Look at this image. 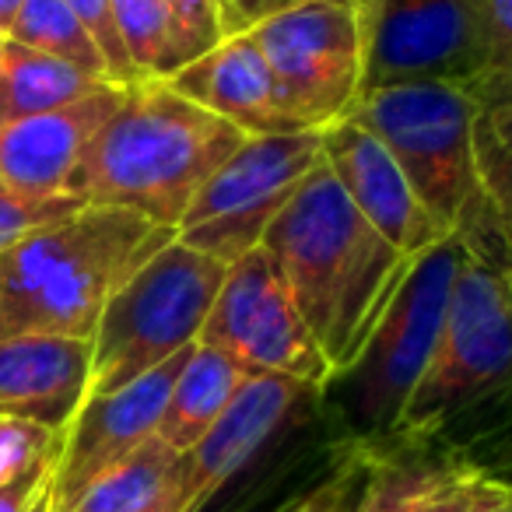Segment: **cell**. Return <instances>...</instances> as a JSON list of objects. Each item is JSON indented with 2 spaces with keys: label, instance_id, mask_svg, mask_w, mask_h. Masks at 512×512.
Here are the masks:
<instances>
[{
  "label": "cell",
  "instance_id": "9a60e30c",
  "mask_svg": "<svg viewBox=\"0 0 512 512\" xmlns=\"http://www.w3.org/2000/svg\"><path fill=\"white\" fill-rule=\"evenodd\" d=\"M127 88L102 85L81 102L0 127V186L22 197H67L81 151L123 106Z\"/></svg>",
  "mask_w": 512,
  "mask_h": 512
},
{
  "label": "cell",
  "instance_id": "d6986e66",
  "mask_svg": "<svg viewBox=\"0 0 512 512\" xmlns=\"http://www.w3.org/2000/svg\"><path fill=\"white\" fill-rule=\"evenodd\" d=\"M67 512H183V453L155 435L102 474Z\"/></svg>",
  "mask_w": 512,
  "mask_h": 512
},
{
  "label": "cell",
  "instance_id": "4dcf8cb0",
  "mask_svg": "<svg viewBox=\"0 0 512 512\" xmlns=\"http://www.w3.org/2000/svg\"><path fill=\"white\" fill-rule=\"evenodd\" d=\"M481 477L484 470L470 467V463H449L442 467L439 481L425 491V498L414 505V512H467Z\"/></svg>",
  "mask_w": 512,
  "mask_h": 512
},
{
  "label": "cell",
  "instance_id": "8fae6325",
  "mask_svg": "<svg viewBox=\"0 0 512 512\" xmlns=\"http://www.w3.org/2000/svg\"><path fill=\"white\" fill-rule=\"evenodd\" d=\"M362 29V92L446 81L470 92L474 43L460 0H355Z\"/></svg>",
  "mask_w": 512,
  "mask_h": 512
},
{
  "label": "cell",
  "instance_id": "f546056e",
  "mask_svg": "<svg viewBox=\"0 0 512 512\" xmlns=\"http://www.w3.org/2000/svg\"><path fill=\"white\" fill-rule=\"evenodd\" d=\"M355 484H358V463H344L330 477H323L320 484H313L299 498L281 505L278 512H351L358 502Z\"/></svg>",
  "mask_w": 512,
  "mask_h": 512
},
{
  "label": "cell",
  "instance_id": "603a6c76",
  "mask_svg": "<svg viewBox=\"0 0 512 512\" xmlns=\"http://www.w3.org/2000/svg\"><path fill=\"white\" fill-rule=\"evenodd\" d=\"M113 11L141 81H169L186 64L165 0H113Z\"/></svg>",
  "mask_w": 512,
  "mask_h": 512
},
{
  "label": "cell",
  "instance_id": "3957f363",
  "mask_svg": "<svg viewBox=\"0 0 512 512\" xmlns=\"http://www.w3.org/2000/svg\"><path fill=\"white\" fill-rule=\"evenodd\" d=\"M176 239L141 214L85 207L0 249V341H92L116 288Z\"/></svg>",
  "mask_w": 512,
  "mask_h": 512
},
{
  "label": "cell",
  "instance_id": "7c38bea8",
  "mask_svg": "<svg viewBox=\"0 0 512 512\" xmlns=\"http://www.w3.org/2000/svg\"><path fill=\"white\" fill-rule=\"evenodd\" d=\"M193 348L169 358L123 390L88 397L81 404V411L60 435V456L53 467V512H67L102 474L137 453L148 439H155L169 393Z\"/></svg>",
  "mask_w": 512,
  "mask_h": 512
},
{
  "label": "cell",
  "instance_id": "e575fe53",
  "mask_svg": "<svg viewBox=\"0 0 512 512\" xmlns=\"http://www.w3.org/2000/svg\"><path fill=\"white\" fill-rule=\"evenodd\" d=\"M22 4L25 0H0V43L11 36V29H15L18 15H22Z\"/></svg>",
  "mask_w": 512,
  "mask_h": 512
},
{
  "label": "cell",
  "instance_id": "e0dca14e",
  "mask_svg": "<svg viewBox=\"0 0 512 512\" xmlns=\"http://www.w3.org/2000/svg\"><path fill=\"white\" fill-rule=\"evenodd\" d=\"M92 341L15 337L0 341V418L64 432L88 400Z\"/></svg>",
  "mask_w": 512,
  "mask_h": 512
},
{
  "label": "cell",
  "instance_id": "484cf974",
  "mask_svg": "<svg viewBox=\"0 0 512 512\" xmlns=\"http://www.w3.org/2000/svg\"><path fill=\"white\" fill-rule=\"evenodd\" d=\"M60 435L36 421L0 418V488L18 484L22 477L57 467Z\"/></svg>",
  "mask_w": 512,
  "mask_h": 512
},
{
  "label": "cell",
  "instance_id": "30bf717a",
  "mask_svg": "<svg viewBox=\"0 0 512 512\" xmlns=\"http://www.w3.org/2000/svg\"><path fill=\"white\" fill-rule=\"evenodd\" d=\"M197 344L221 351L249 376H288L320 393L334 379L327 355L302 323L264 249L228 264Z\"/></svg>",
  "mask_w": 512,
  "mask_h": 512
},
{
  "label": "cell",
  "instance_id": "d4e9b609",
  "mask_svg": "<svg viewBox=\"0 0 512 512\" xmlns=\"http://www.w3.org/2000/svg\"><path fill=\"white\" fill-rule=\"evenodd\" d=\"M439 474L442 467H421V463H376L351 512H414Z\"/></svg>",
  "mask_w": 512,
  "mask_h": 512
},
{
  "label": "cell",
  "instance_id": "f1b7e54d",
  "mask_svg": "<svg viewBox=\"0 0 512 512\" xmlns=\"http://www.w3.org/2000/svg\"><path fill=\"white\" fill-rule=\"evenodd\" d=\"M67 4H71V11L81 18V25L88 29V36L99 43L102 57H106V64H109V78H113V85H120V88L137 85L141 78H137L134 64H130V57H127V46H123V39H120L113 0H67Z\"/></svg>",
  "mask_w": 512,
  "mask_h": 512
},
{
  "label": "cell",
  "instance_id": "44dd1931",
  "mask_svg": "<svg viewBox=\"0 0 512 512\" xmlns=\"http://www.w3.org/2000/svg\"><path fill=\"white\" fill-rule=\"evenodd\" d=\"M474 43L477 109H512V0H460Z\"/></svg>",
  "mask_w": 512,
  "mask_h": 512
},
{
  "label": "cell",
  "instance_id": "74e56055",
  "mask_svg": "<svg viewBox=\"0 0 512 512\" xmlns=\"http://www.w3.org/2000/svg\"><path fill=\"white\" fill-rule=\"evenodd\" d=\"M505 488H509V512H512V481H505Z\"/></svg>",
  "mask_w": 512,
  "mask_h": 512
},
{
  "label": "cell",
  "instance_id": "2e32d148",
  "mask_svg": "<svg viewBox=\"0 0 512 512\" xmlns=\"http://www.w3.org/2000/svg\"><path fill=\"white\" fill-rule=\"evenodd\" d=\"M169 88L200 109L221 116L246 137H271L302 130L281 106L278 85L260 46L249 32L228 36L204 57L183 64L169 78Z\"/></svg>",
  "mask_w": 512,
  "mask_h": 512
},
{
  "label": "cell",
  "instance_id": "d6a6232c",
  "mask_svg": "<svg viewBox=\"0 0 512 512\" xmlns=\"http://www.w3.org/2000/svg\"><path fill=\"white\" fill-rule=\"evenodd\" d=\"M50 484H53V467L22 477L18 484H8V488H0V512H32Z\"/></svg>",
  "mask_w": 512,
  "mask_h": 512
},
{
  "label": "cell",
  "instance_id": "5b68a950",
  "mask_svg": "<svg viewBox=\"0 0 512 512\" xmlns=\"http://www.w3.org/2000/svg\"><path fill=\"white\" fill-rule=\"evenodd\" d=\"M502 404L512 407V271L467 256L397 439L425 442Z\"/></svg>",
  "mask_w": 512,
  "mask_h": 512
},
{
  "label": "cell",
  "instance_id": "cb8c5ba5",
  "mask_svg": "<svg viewBox=\"0 0 512 512\" xmlns=\"http://www.w3.org/2000/svg\"><path fill=\"white\" fill-rule=\"evenodd\" d=\"M477 176L512 260V109H481L474 123Z\"/></svg>",
  "mask_w": 512,
  "mask_h": 512
},
{
  "label": "cell",
  "instance_id": "4316f807",
  "mask_svg": "<svg viewBox=\"0 0 512 512\" xmlns=\"http://www.w3.org/2000/svg\"><path fill=\"white\" fill-rule=\"evenodd\" d=\"M85 211L78 197H22L0 186V249H8L22 235L36 232V228L50 225V221L71 218V214Z\"/></svg>",
  "mask_w": 512,
  "mask_h": 512
},
{
  "label": "cell",
  "instance_id": "7a4b0ae2",
  "mask_svg": "<svg viewBox=\"0 0 512 512\" xmlns=\"http://www.w3.org/2000/svg\"><path fill=\"white\" fill-rule=\"evenodd\" d=\"M242 141L239 127L172 92L169 81H137L81 151L67 197L176 232L193 197Z\"/></svg>",
  "mask_w": 512,
  "mask_h": 512
},
{
  "label": "cell",
  "instance_id": "1f68e13d",
  "mask_svg": "<svg viewBox=\"0 0 512 512\" xmlns=\"http://www.w3.org/2000/svg\"><path fill=\"white\" fill-rule=\"evenodd\" d=\"M295 4H302V0H221L225 22H228V36H239V32L256 29L260 22L295 8Z\"/></svg>",
  "mask_w": 512,
  "mask_h": 512
},
{
  "label": "cell",
  "instance_id": "52a82bcc",
  "mask_svg": "<svg viewBox=\"0 0 512 512\" xmlns=\"http://www.w3.org/2000/svg\"><path fill=\"white\" fill-rule=\"evenodd\" d=\"M228 264L172 239L137 267L102 309L92 334L88 397L116 393L200 341Z\"/></svg>",
  "mask_w": 512,
  "mask_h": 512
},
{
  "label": "cell",
  "instance_id": "d590c367",
  "mask_svg": "<svg viewBox=\"0 0 512 512\" xmlns=\"http://www.w3.org/2000/svg\"><path fill=\"white\" fill-rule=\"evenodd\" d=\"M32 512H53V484L43 491V498H39V502H36V509H32Z\"/></svg>",
  "mask_w": 512,
  "mask_h": 512
},
{
  "label": "cell",
  "instance_id": "83f0119b",
  "mask_svg": "<svg viewBox=\"0 0 512 512\" xmlns=\"http://www.w3.org/2000/svg\"><path fill=\"white\" fill-rule=\"evenodd\" d=\"M165 8H169L172 25H176L186 64L204 57L207 50H214V46L228 39L221 0H165Z\"/></svg>",
  "mask_w": 512,
  "mask_h": 512
},
{
  "label": "cell",
  "instance_id": "ac0fdd59",
  "mask_svg": "<svg viewBox=\"0 0 512 512\" xmlns=\"http://www.w3.org/2000/svg\"><path fill=\"white\" fill-rule=\"evenodd\" d=\"M249 379L246 369L225 358L214 348H197L190 351L183 372H179L176 386L169 393V404L158 421V439L165 446H172L176 453H190L214 421L225 414V407L232 404V397L239 393V386Z\"/></svg>",
  "mask_w": 512,
  "mask_h": 512
},
{
  "label": "cell",
  "instance_id": "4fadbf2b",
  "mask_svg": "<svg viewBox=\"0 0 512 512\" xmlns=\"http://www.w3.org/2000/svg\"><path fill=\"white\" fill-rule=\"evenodd\" d=\"M323 162L355 211L400 253L421 256L449 235L418 200L390 148L351 116L323 127Z\"/></svg>",
  "mask_w": 512,
  "mask_h": 512
},
{
  "label": "cell",
  "instance_id": "8d00e7d4",
  "mask_svg": "<svg viewBox=\"0 0 512 512\" xmlns=\"http://www.w3.org/2000/svg\"><path fill=\"white\" fill-rule=\"evenodd\" d=\"M8 123V116H4V64H0V127Z\"/></svg>",
  "mask_w": 512,
  "mask_h": 512
},
{
  "label": "cell",
  "instance_id": "ffe728a7",
  "mask_svg": "<svg viewBox=\"0 0 512 512\" xmlns=\"http://www.w3.org/2000/svg\"><path fill=\"white\" fill-rule=\"evenodd\" d=\"M0 64H4V116L25 120V116L53 113L71 102H81L95 88L113 85V81H95L85 71L64 64L57 57H46L39 50L4 39L0 43Z\"/></svg>",
  "mask_w": 512,
  "mask_h": 512
},
{
  "label": "cell",
  "instance_id": "9c48e42d",
  "mask_svg": "<svg viewBox=\"0 0 512 512\" xmlns=\"http://www.w3.org/2000/svg\"><path fill=\"white\" fill-rule=\"evenodd\" d=\"M302 130L344 120L362 99V29L355 0H302L249 29Z\"/></svg>",
  "mask_w": 512,
  "mask_h": 512
},
{
  "label": "cell",
  "instance_id": "ba28073f",
  "mask_svg": "<svg viewBox=\"0 0 512 512\" xmlns=\"http://www.w3.org/2000/svg\"><path fill=\"white\" fill-rule=\"evenodd\" d=\"M323 162V130L246 137L193 197L176 239L235 264L260 249L271 221Z\"/></svg>",
  "mask_w": 512,
  "mask_h": 512
},
{
  "label": "cell",
  "instance_id": "5bb4252c",
  "mask_svg": "<svg viewBox=\"0 0 512 512\" xmlns=\"http://www.w3.org/2000/svg\"><path fill=\"white\" fill-rule=\"evenodd\" d=\"M316 386L288 376H249L211 432L183 453V512H200L274 442Z\"/></svg>",
  "mask_w": 512,
  "mask_h": 512
},
{
  "label": "cell",
  "instance_id": "8992f818",
  "mask_svg": "<svg viewBox=\"0 0 512 512\" xmlns=\"http://www.w3.org/2000/svg\"><path fill=\"white\" fill-rule=\"evenodd\" d=\"M470 249L460 235H446L414 256L404 281L372 327L365 348L323 390H334L337 414L358 439L397 435L404 407L418 390L446 320L449 292Z\"/></svg>",
  "mask_w": 512,
  "mask_h": 512
},
{
  "label": "cell",
  "instance_id": "6da1fadb",
  "mask_svg": "<svg viewBox=\"0 0 512 512\" xmlns=\"http://www.w3.org/2000/svg\"><path fill=\"white\" fill-rule=\"evenodd\" d=\"M260 249L334 376L358 358L414 264L355 211L327 162L271 221Z\"/></svg>",
  "mask_w": 512,
  "mask_h": 512
},
{
  "label": "cell",
  "instance_id": "277c9868",
  "mask_svg": "<svg viewBox=\"0 0 512 512\" xmlns=\"http://www.w3.org/2000/svg\"><path fill=\"white\" fill-rule=\"evenodd\" d=\"M477 102L446 81H418L362 92L351 120L379 137L404 169L418 200L449 235H460L470 256L509 267L498 225L477 176Z\"/></svg>",
  "mask_w": 512,
  "mask_h": 512
},
{
  "label": "cell",
  "instance_id": "836d02e7",
  "mask_svg": "<svg viewBox=\"0 0 512 512\" xmlns=\"http://www.w3.org/2000/svg\"><path fill=\"white\" fill-rule=\"evenodd\" d=\"M467 512H509V488H505V481H495V477L484 474L477 481V491L470 498Z\"/></svg>",
  "mask_w": 512,
  "mask_h": 512
},
{
  "label": "cell",
  "instance_id": "7402d4cb",
  "mask_svg": "<svg viewBox=\"0 0 512 512\" xmlns=\"http://www.w3.org/2000/svg\"><path fill=\"white\" fill-rule=\"evenodd\" d=\"M8 39L46 53V57L64 60V64L78 67L95 81H113L99 43L88 36V29L81 25V18L74 15L67 0H25Z\"/></svg>",
  "mask_w": 512,
  "mask_h": 512
}]
</instances>
